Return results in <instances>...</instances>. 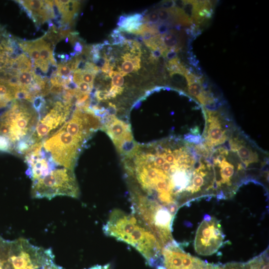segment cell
Wrapping results in <instances>:
<instances>
[{
    "mask_svg": "<svg viewBox=\"0 0 269 269\" xmlns=\"http://www.w3.org/2000/svg\"><path fill=\"white\" fill-rule=\"evenodd\" d=\"M33 107L35 111L39 113L46 105V101L42 96H36L32 101Z\"/></svg>",
    "mask_w": 269,
    "mask_h": 269,
    "instance_id": "ffe728a7",
    "label": "cell"
},
{
    "mask_svg": "<svg viewBox=\"0 0 269 269\" xmlns=\"http://www.w3.org/2000/svg\"><path fill=\"white\" fill-rule=\"evenodd\" d=\"M82 43H83V42L77 41L73 44L74 52L76 53L77 56L80 54L82 52L83 46Z\"/></svg>",
    "mask_w": 269,
    "mask_h": 269,
    "instance_id": "d4e9b609",
    "label": "cell"
},
{
    "mask_svg": "<svg viewBox=\"0 0 269 269\" xmlns=\"http://www.w3.org/2000/svg\"><path fill=\"white\" fill-rule=\"evenodd\" d=\"M206 161L200 144L187 137L136 143L123 156L132 206L163 207L174 216Z\"/></svg>",
    "mask_w": 269,
    "mask_h": 269,
    "instance_id": "6da1fadb",
    "label": "cell"
},
{
    "mask_svg": "<svg viewBox=\"0 0 269 269\" xmlns=\"http://www.w3.org/2000/svg\"><path fill=\"white\" fill-rule=\"evenodd\" d=\"M0 151L8 153L13 151L12 145L9 140L6 137L0 134Z\"/></svg>",
    "mask_w": 269,
    "mask_h": 269,
    "instance_id": "ac0fdd59",
    "label": "cell"
},
{
    "mask_svg": "<svg viewBox=\"0 0 269 269\" xmlns=\"http://www.w3.org/2000/svg\"><path fill=\"white\" fill-rule=\"evenodd\" d=\"M38 120L35 111L30 105L21 100L13 101L10 106L0 115V134L10 141L13 151L17 144L27 142Z\"/></svg>",
    "mask_w": 269,
    "mask_h": 269,
    "instance_id": "3957f363",
    "label": "cell"
},
{
    "mask_svg": "<svg viewBox=\"0 0 269 269\" xmlns=\"http://www.w3.org/2000/svg\"><path fill=\"white\" fill-rule=\"evenodd\" d=\"M33 42L35 47L39 51L40 59L43 61L50 63L52 66H57L56 61L50 43L46 42L43 38L38 39Z\"/></svg>",
    "mask_w": 269,
    "mask_h": 269,
    "instance_id": "8fae6325",
    "label": "cell"
},
{
    "mask_svg": "<svg viewBox=\"0 0 269 269\" xmlns=\"http://www.w3.org/2000/svg\"><path fill=\"white\" fill-rule=\"evenodd\" d=\"M1 50H0V55H1Z\"/></svg>",
    "mask_w": 269,
    "mask_h": 269,
    "instance_id": "83f0119b",
    "label": "cell"
},
{
    "mask_svg": "<svg viewBox=\"0 0 269 269\" xmlns=\"http://www.w3.org/2000/svg\"><path fill=\"white\" fill-rule=\"evenodd\" d=\"M42 269H63L62 268L57 266L53 263L43 266Z\"/></svg>",
    "mask_w": 269,
    "mask_h": 269,
    "instance_id": "484cf974",
    "label": "cell"
},
{
    "mask_svg": "<svg viewBox=\"0 0 269 269\" xmlns=\"http://www.w3.org/2000/svg\"><path fill=\"white\" fill-rule=\"evenodd\" d=\"M206 217L197 230L194 247L198 254L209 256L214 254L222 245L224 234L219 221L208 215Z\"/></svg>",
    "mask_w": 269,
    "mask_h": 269,
    "instance_id": "9c48e42d",
    "label": "cell"
},
{
    "mask_svg": "<svg viewBox=\"0 0 269 269\" xmlns=\"http://www.w3.org/2000/svg\"><path fill=\"white\" fill-rule=\"evenodd\" d=\"M108 75L112 78V86L116 87H123L124 78L119 73L110 71Z\"/></svg>",
    "mask_w": 269,
    "mask_h": 269,
    "instance_id": "e0dca14e",
    "label": "cell"
},
{
    "mask_svg": "<svg viewBox=\"0 0 269 269\" xmlns=\"http://www.w3.org/2000/svg\"><path fill=\"white\" fill-rule=\"evenodd\" d=\"M18 2L20 4L35 13L39 12L44 4L43 0H19Z\"/></svg>",
    "mask_w": 269,
    "mask_h": 269,
    "instance_id": "2e32d148",
    "label": "cell"
},
{
    "mask_svg": "<svg viewBox=\"0 0 269 269\" xmlns=\"http://www.w3.org/2000/svg\"><path fill=\"white\" fill-rule=\"evenodd\" d=\"M20 72L31 71L32 70V63L30 59L25 53H22L15 59Z\"/></svg>",
    "mask_w": 269,
    "mask_h": 269,
    "instance_id": "9a60e30c",
    "label": "cell"
},
{
    "mask_svg": "<svg viewBox=\"0 0 269 269\" xmlns=\"http://www.w3.org/2000/svg\"><path fill=\"white\" fill-rule=\"evenodd\" d=\"M95 75L88 72H83L82 81L89 84H93Z\"/></svg>",
    "mask_w": 269,
    "mask_h": 269,
    "instance_id": "603a6c76",
    "label": "cell"
},
{
    "mask_svg": "<svg viewBox=\"0 0 269 269\" xmlns=\"http://www.w3.org/2000/svg\"><path fill=\"white\" fill-rule=\"evenodd\" d=\"M85 143L62 126L45 138L42 144L44 150L55 164L73 170Z\"/></svg>",
    "mask_w": 269,
    "mask_h": 269,
    "instance_id": "5b68a950",
    "label": "cell"
},
{
    "mask_svg": "<svg viewBox=\"0 0 269 269\" xmlns=\"http://www.w3.org/2000/svg\"><path fill=\"white\" fill-rule=\"evenodd\" d=\"M10 242L0 236V269H11L8 261Z\"/></svg>",
    "mask_w": 269,
    "mask_h": 269,
    "instance_id": "4fadbf2b",
    "label": "cell"
},
{
    "mask_svg": "<svg viewBox=\"0 0 269 269\" xmlns=\"http://www.w3.org/2000/svg\"><path fill=\"white\" fill-rule=\"evenodd\" d=\"M68 39H69V38H68L67 37H66V39H65L66 42H68Z\"/></svg>",
    "mask_w": 269,
    "mask_h": 269,
    "instance_id": "4316f807",
    "label": "cell"
},
{
    "mask_svg": "<svg viewBox=\"0 0 269 269\" xmlns=\"http://www.w3.org/2000/svg\"><path fill=\"white\" fill-rule=\"evenodd\" d=\"M34 198L51 199L57 196L78 198L80 191L73 170H52L47 175L33 181L31 191Z\"/></svg>",
    "mask_w": 269,
    "mask_h": 269,
    "instance_id": "277c9868",
    "label": "cell"
},
{
    "mask_svg": "<svg viewBox=\"0 0 269 269\" xmlns=\"http://www.w3.org/2000/svg\"><path fill=\"white\" fill-rule=\"evenodd\" d=\"M34 75V73L32 71L20 72L18 77L20 88L28 92L29 88L35 82Z\"/></svg>",
    "mask_w": 269,
    "mask_h": 269,
    "instance_id": "5bb4252c",
    "label": "cell"
},
{
    "mask_svg": "<svg viewBox=\"0 0 269 269\" xmlns=\"http://www.w3.org/2000/svg\"><path fill=\"white\" fill-rule=\"evenodd\" d=\"M212 269H261L258 258L247 263H229L224 265H213Z\"/></svg>",
    "mask_w": 269,
    "mask_h": 269,
    "instance_id": "7c38bea8",
    "label": "cell"
},
{
    "mask_svg": "<svg viewBox=\"0 0 269 269\" xmlns=\"http://www.w3.org/2000/svg\"><path fill=\"white\" fill-rule=\"evenodd\" d=\"M82 71L75 70L73 74V82L77 85L82 82Z\"/></svg>",
    "mask_w": 269,
    "mask_h": 269,
    "instance_id": "cb8c5ba5",
    "label": "cell"
},
{
    "mask_svg": "<svg viewBox=\"0 0 269 269\" xmlns=\"http://www.w3.org/2000/svg\"><path fill=\"white\" fill-rule=\"evenodd\" d=\"M103 231L107 236L134 248L150 266H156L163 247L154 233L133 213L115 209L103 225Z\"/></svg>",
    "mask_w": 269,
    "mask_h": 269,
    "instance_id": "7a4b0ae2",
    "label": "cell"
},
{
    "mask_svg": "<svg viewBox=\"0 0 269 269\" xmlns=\"http://www.w3.org/2000/svg\"><path fill=\"white\" fill-rule=\"evenodd\" d=\"M213 265L185 253L175 241L162 248L156 269H212Z\"/></svg>",
    "mask_w": 269,
    "mask_h": 269,
    "instance_id": "52a82bcc",
    "label": "cell"
},
{
    "mask_svg": "<svg viewBox=\"0 0 269 269\" xmlns=\"http://www.w3.org/2000/svg\"><path fill=\"white\" fill-rule=\"evenodd\" d=\"M121 66V71L124 73L126 75L129 73L134 72V66L132 62L130 60H124V62L122 63Z\"/></svg>",
    "mask_w": 269,
    "mask_h": 269,
    "instance_id": "44dd1931",
    "label": "cell"
},
{
    "mask_svg": "<svg viewBox=\"0 0 269 269\" xmlns=\"http://www.w3.org/2000/svg\"><path fill=\"white\" fill-rule=\"evenodd\" d=\"M79 90L83 94H90L94 87L93 84H89L84 82H81L77 85Z\"/></svg>",
    "mask_w": 269,
    "mask_h": 269,
    "instance_id": "7402d4cb",
    "label": "cell"
},
{
    "mask_svg": "<svg viewBox=\"0 0 269 269\" xmlns=\"http://www.w3.org/2000/svg\"><path fill=\"white\" fill-rule=\"evenodd\" d=\"M53 258L50 249L33 245L26 239L10 242L8 261L11 269H37L53 263Z\"/></svg>",
    "mask_w": 269,
    "mask_h": 269,
    "instance_id": "8992f818",
    "label": "cell"
},
{
    "mask_svg": "<svg viewBox=\"0 0 269 269\" xmlns=\"http://www.w3.org/2000/svg\"><path fill=\"white\" fill-rule=\"evenodd\" d=\"M102 128L109 135L122 156L129 152L136 144L129 123L115 115L107 114L101 118Z\"/></svg>",
    "mask_w": 269,
    "mask_h": 269,
    "instance_id": "30bf717a",
    "label": "cell"
},
{
    "mask_svg": "<svg viewBox=\"0 0 269 269\" xmlns=\"http://www.w3.org/2000/svg\"><path fill=\"white\" fill-rule=\"evenodd\" d=\"M74 106L66 105L60 101L55 102L45 115L38 119L30 137L32 142L33 144L39 142L42 138L48 137L60 129L75 110Z\"/></svg>",
    "mask_w": 269,
    "mask_h": 269,
    "instance_id": "ba28073f",
    "label": "cell"
},
{
    "mask_svg": "<svg viewBox=\"0 0 269 269\" xmlns=\"http://www.w3.org/2000/svg\"><path fill=\"white\" fill-rule=\"evenodd\" d=\"M72 73V72L66 63H60L57 66V71L55 74L62 77H67Z\"/></svg>",
    "mask_w": 269,
    "mask_h": 269,
    "instance_id": "d6986e66",
    "label": "cell"
}]
</instances>
